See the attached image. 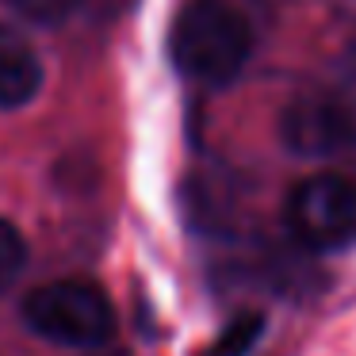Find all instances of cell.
I'll return each instance as SVG.
<instances>
[{
    "label": "cell",
    "instance_id": "7",
    "mask_svg": "<svg viewBox=\"0 0 356 356\" xmlns=\"http://www.w3.org/2000/svg\"><path fill=\"white\" fill-rule=\"evenodd\" d=\"M27 264V241L8 218H0V291L16 284V276Z\"/></svg>",
    "mask_w": 356,
    "mask_h": 356
},
{
    "label": "cell",
    "instance_id": "6",
    "mask_svg": "<svg viewBox=\"0 0 356 356\" xmlns=\"http://www.w3.org/2000/svg\"><path fill=\"white\" fill-rule=\"evenodd\" d=\"M12 12H16L24 24L35 27H58L73 16V12L85 4V0H4Z\"/></svg>",
    "mask_w": 356,
    "mask_h": 356
},
{
    "label": "cell",
    "instance_id": "5",
    "mask_svg": "<svg viewBox=\"0 0 356 356\" xmlns=\"http://www.w3.org/2000/svg\"><path fill=\"white\" fill-rule=\"evenodd\" d=\"M42 62L12 24H0V111H16L39 96Z\"/></svg>",
    "mask_w": 356,
    "mask_h": 356
},
{
    "label": "cell",
    "instance_id": "2",
    "mask_svg": "<svg viewBox=\"0 0 356 356\" xmlns=\"http://www.w3.org/2000/svg\"><path fill=\"white\" fill-rule=\"evenodd\" d=\"M24 325L35 337L65 348H96L115 337V307L92 280H50L24 295Z\"/></svg>",
    "mask_w": 356,
    "mask_h": 356
},
{
    "label": "cell",
    "instance_id": "8",
    "mask_svg": "<svg viewBox=\"0 0 356 356\" xmlns=\"http://www.w3.org/2000/svg\"><path fill=\"white\" fill-rule=\"evenodd\" d=\"M257 333H261V318H257V314L238 318V322L230 325V333H226V341L218 337L215 348H211L207 356H241V353H245V348L257 341Z\"/></svg>",
    "mask_w": 356,
    "mask_h": 356
},
{
    "label": "cell",
    "instance_id": "4",
    "mask_svg": "<svg viewBox=\"0 0 356 356\" xmlns=\"http://www.w3.org/2000/svg\"><path fill=\"white\" fill-rule=\"evenodd\" d=\"M280 142L291 154L322 161L356 149V119L337 88L295 92L280 111Z\"/></svg>",
    "mask_w": 356,
    "mask_h": 356
},
{
    "label": "cell",
    "instance_id": "9",
    "mask_svg": "<svg viewBox=\"0 0 356 356\" xmlns=\"http://www.w3.org/2000/svg\"><path fill=\"white\" fill-rule=\"evenodd\" d=\"M337 92L345 96L348 111H353V119H356V42L345 50V58H341V85H337Z\"/></svg>",
    "mask_w": 356,
    "mask_h": 356
},
{
    "label": "cell",
    "instance_id": "1",
    "mask_svg": "<svg viewBox=\"0 0 356 356\" xmlns=\"http://www.w3.org/2000/svg\"><path fill=\"white\" fill-rule=\"evenodd\" d=\"M257 47L253 16L238 0H188L169 31V58L200 85H230Z\"/></svg>",
    "mask_w": 356,
    "mask_h": 356
},
{
    "label": "cell",
    "instance_id": "3",
    "mask_svg": "<svg viewBox=\"0 0 356 356\" xmlns=\"http://www.w3.org/2000/svg\"><path fill=\"white\" fill-rule=\"evenodd\" d=\"M291 238L310 253H341L356 245V180L345 172H310L284 203Z\"/></svg>",
    "mask_w": 356,
    "mask_h": 356
}]
</instances>
